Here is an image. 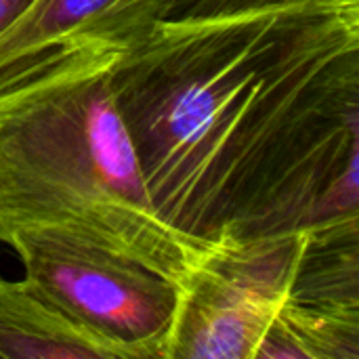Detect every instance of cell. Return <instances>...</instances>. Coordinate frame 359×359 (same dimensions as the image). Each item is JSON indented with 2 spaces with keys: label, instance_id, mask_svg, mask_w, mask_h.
<instances>
[{
  "label": "cell",
  "instance_id": "10",
  "mask_svg": "<svg viewBox=\"0 0 359 359\" xmlns=\"http://www.w3.org/2000/svg\"><path fill=\"white\" fill-rule=\"evenodd\" d=\"M36 0H0V36L6 34Z\"/></svg>",
  "mask_w": 359,
  "mask_h": 359
},
{
  "label": "cell",
  "instance_id": "5",
  "mask_svg": "<svg viewBox=\"0 0 359 359\" xmlns=\"http://www.w3.org/2000/svg\"><path fill=\"white\" fill-rule=\"evenodd\" d=\"M179 0H36L0 36V76L65 46L111 44L128 48Z\"/></svg>",
  "mask_w": 359,
  "mask_h": 359
},
{
  "label": "cell",
  "instance_id": "8",
  "mask_svg": "<svg viewBox=\"0 0 359 359\" xmlns=\"http://www.w3.org/2000/svg\"><path fill=\"white\" fill-rule=\"evenodd\" d=\"M290 301L359 307V221L305 231Z\"/></svg>",
  "mask_w": 359,
  "mask_h": 359
},
{
  "label": "cell",
  "instance_id": "2",
  "mask_svg": "<svg viewBox=\"0 0 359 359\" xmlns=\"http://www.w3.org/2000/svg\"><path fill=\"white\" fill-rule=\"evenodd\" d=\"M120 50L65 46L0 76V242L53 236L181 284L208 250L151 204L111 86Z\"/></svg>",
  "mask_w": 359,
  "mask_h": 359
},
{
  "label": "cell",
  "instance_id": "4",
  "mask_svg": "<svg viewBox=\"0 0 359 359\" xmlns=\"http://www.w3.org/2000/svg\"><path fill=\"white\" fill-rule=\"evenodd\" d=\"M8 248L23 280L80 326L135 351L164 359L179 284L116 255L42 233H15Z\"/></svg>",
  "mask_w": 359,
  "mask_h": 359
},
{
  "label": "cell",
  "instance_id": "1",
  "mask_svg": "<svg viewBox=\"0 0 359 359\" xmlns=\"http://www.w3.org/2000/svg\"><path fill=\"white\" fill-rule=\"evenodd\" d=\"M111 86L151 204L191 244L359 221V0L162 19Z\"/></svg>",
  "mask_w": 359,
  "mask_h": 359
},
{
  "label": "cell",
  "instance_id": "3",
  "mask_svg": "<svg viewBox=\"0 0 359 359\" xmlns=\"http://www.w3.org/2000/svg\"><path fill=\"white\" fill-rule=\"evenodd\" d=\"M305 231L221 244L179 284L164 359H255L290 299Z\"/></svg>",
  "mask_w": 359,
  "mask_h": 359
},
{
  "label": "cell",
  "instance_id": "7",
  "mask_svg": "<svg viewBox=\"0 0 359 359\" xmlns=\"http://www.w3.org/2000/svg\"><path fill=\"white\" fill-rule=\"evenodd\" d=\"M255 359H359V307L286 301Z\"/></svg>",
  "mask_w": 359,
  "mask_h": 359
},
{
  "label": "cell",
  "instance_id": "6",
  "mask_svg": "<svg viewBox=\"0 0 359 359\" xmlns=\"http://www.w3.org/2000/svg\"><path fill=\"white\" fill-rule=\"evenodd\" d=\"M0 359H139L80 326L25 280L0 278Z\"/></svg>",
  "mask_w": 359,
  "mask_h": 359
},
{
  "label": "cell",
  "instance_id": "9",
  "mask_svg": "<svg viewBox=\"0 0 359 359\" xmlns=\"http://www.w3.org/2000/svg\"><path fill=\"white\" fill-rule=\"evenodd\" d=\"M303 0H179L172 17H221L263 8H282Z\"/></svg>",
  "mask_w": 359,
  "mask_h": 359
}]
</instances>
